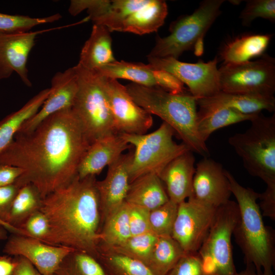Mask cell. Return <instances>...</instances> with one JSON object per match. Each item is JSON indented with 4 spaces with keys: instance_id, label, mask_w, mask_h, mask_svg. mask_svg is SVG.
<instances>
[{
    "instance_id": "6da1fadb",
    "label": "cell",
    "mask_w": 275,
    "mask_h": 275,
    "mask_svg": "<svg viewBox=\"0 0 275 275\" xmlns=\"http://www.w3.org/2000/svg\"><path fill=\"white\" fill-rule=\"evenodd\" d=\"M90 145L72 108L49 117L32 131L17 134L0 154V164L24 171L15 183H32L45 197L71 182Z\"/></svg>"
},
{
    "instance_id": "7a4b0ae2",
    "label": "cell",
    "mask_w": 275,
    "mask_h": 275,
    "mask_svg": "<svg viewBox=\"0 0 275 275\" xmlns=\"http://www.w3.org/2000/svg\"><path fill=\"white\" fill-rule=\"evenodd\" d=\"M96 176L76 177L43 199L51 230L48 244L98 256L101 215Z\"/></svg>"
},
{
    "instance_id": "3957f363",
    "label": "cell",
    "mask_w": 275,
    "mask_h": 275,
    "mask_svg": "<svg viewBox=\"0 0 275 275\" xmlns=\"http://www.w3.org/2000/svg\"><path fill=\"white\" fill-rule=\"evenodd\" d=\"M225 173L239 208V217L233 235L244 255V262L246 265H253L258 273L273 275L274 231L264 223L261 210L257 202L260 193L241 185L225 169Z\"/></svg>"
},
{
    "instance_id": "277c9868",
    "label": "cell",
    "mask_w": 275,
    "mask_h": 275,
    "mask_svg": "<svg viewBox=\"0 0 275 275\" xmlns=\"http://www.w3.org/2000/svg\"><path fill=\"white\" fill-rule=\"evenodd\" d=\"M125 87L138 105L169 125L189 150L204 157L209 156L206 144L198 132L197 98L185 92L173 94L133 82Z\"/></svg>"
},
{
    "instance_id": "5b68a950",
    "label": "cell",
    "mask_w": 275,
    "mask_h": 275,
    "mask_svg": "<svg viewBox=\"0 0 275 275\" xmlns=\"http://www.w3.org/2000/svg\"><path fill=\"white\" fill-rule=\"evenodd\" d=\"M244 132L236 133L228 139L229 145L241 158L251 175L262 179L266 190L259 199L267 205L275 204V114L265 116L258 114Z\"/></svg>"
},
{
    "instance_id": "8992f818",
    "label": "cell",
    "mask_w": 275,
    "mask_h": 275,
    "mask_svg": "<svg viewBox=\"0 0 275 275\" xmlns=\"http://www.w3.org/2000/svg\"><path fill=\"white\" fill-rule=\"evenodd\" d=\"M224 0H204L194 12L182 16L172 22L170 34L163 38L158 37L148 57H172L178 59L184 51L195 49V54L203 52V38L221 15Z\"/></svg>"
},
{
    "instance_id": "52a82bcc",
    "label": "cell",
    "mask_w": 275,
    "mask_h": 275,
    "mask_svg": "<svg viewBox=\"0 0 275 275\" xmlns=\"http://www.w3.org/2000/svg\"><path fill=\"white\" fill-rule=\"evenodd\" d=\"M74 67L77 75L78 90L72 108L91 144L117 132L100 75L78 64Z\"/></svg>"
},
{
    "instance_id": "ba28073f",
    "label": "cell",
    "mask_w": 275,
    "mask_h": 275,
    "mask_svg": "<svg viewBox=\"0 0 275 275\" xmlns=\"http://www.w3.org/2000/svg\"><path fill=\"white\" fill-rule=\"evenodd\" d=\"M173 129L163 122L155 131L143 134L120 133L134 148L129 170V182L143 175L153 173L159 176L174 159L189 149L183 143L173 140Z\"/></svg>"
},
{
    "instance_id": "9c48e42d",
    "label": "cell",
    "mask_w": 275,
    "mask_h": 275,
    "mask_svg": "<svg viewBox=\"0 0 275 275\" xmlns=\"http://www.w3.org/2000/svg\"><path fill=\"white\" fill-rule=\"evenodd\" d=\"M237 203L229 200L217 207L215 216L198 252L209 275H236L231 237L238 221Z\"/></svg>"
},
{
    "instance_id": "30bf717a",
    "label": "cell",
    "mask_w": 275,
    "mask_h": 275,
    "mask_svg": "<svg viewBox=\"0 0 275 275\" xmlns=\"http://www.w3.org/2000/svg\"><path fill=\"white\" fill-rule=\"evenodd\" d=\"M218 73L221 91L274 96L275 60L267 54L253 61L223 65L218 69Z\"/></svg>"
},
{
    "instance_id": "8fae6325",
    "label": "cell",
    "mask_w": 275,
    "mask_h": 275,
    "mask_svg": "<svg viewBox=\"0 0 275 275\" xmlns=\"http://www.w3.org/2000/svg\"><path fill=\"white\" fill-rule=\"evenodd\" d=\"M153 69L169 72L188 88L190 94L197 99L211 96L221 91L217 57L208 62H182L172 57H148Z\"/></svg>"
},
{
    "instance_id": "7c38bea8",
    "label": "cell",
    "mask_w": 275,
    "mask_h": 275,
    "mask_svg": "<svg viewBox=\"0 0 275 275\" xmlns=\"http://www.w3.org/2000/svg\"><path fill=\"white\" fill-rule=\"evenodd\" d=\"M100 76L117 132L146 133L153 125L152 115L136 103L117 79Z\"/></svg>"
},
{
    "instance_id": "4fadbf2b",
    "label": "cell",
    "mask_w": 275,
    "mask_h": 275,
    "mask_svg": "<svg viewBox=\"0 0 275 275\" xmlns=\"http://www.w3.org/2000/svg\"><path fill=\"white\" fill-rule=\"evenodd\" d=\"M187 199L178 205L171 236L185 253L196 252L208 233L217 208Z\"/></svg>"
},
{
    "instance_id": "5bb4252c",
    "label": "cell",
    "mask_w": 275,
    "mask_h": 275,
    "mask_svg": "<svg viewBox=\"0 0 275 275\" xmlns=\"http://www.w3.org/2000/svg\"><path fill=\"white\" fill-rule=\"evenodd\" d=\"M64 27L34 32H0V80L9 78L15 72L26 86L31 87L32 84L29 77L27 63L37 36L40 34Z\"/></svg>"
},
{
    "instance_id": "9a60e30c",
    "label": "cell",
    "mask_w": 275,
    "mask_h": 275,
    "mask_svg": "<svg viewBox=\"0 0 275 275\" xmlns=\"http://www.w3.org/2000/svg\"><path fill=\"white\" fill-rule=\"evenodd\" d=\"M74 249L45 243L38 239L12 233L3 252L9 256L23 257L42 275H53L63 259Z\"/></svg>"
},
{
    "instance_id": "2e32d148",
    "label": "cell",
    "mask_w": 275,
    "mask_h": 275,
    "mask_svg": "<svg viewBox=\"0 0 275 275\" xmlns=\"http://www.w3.org/2000/svg\"><path fill=\"white\" fill-rule=\"evenodd\" d=\"M231 194L229 180L220 163L208 157L197 163L188 198L216 208L227 203Z\"/></svg>"
},
{
    "instance_id": "e0dca14e",
    "label": "cell",
    "mask_w": 275,
    "mask_h": 275,
    "mask_svg": "<svg viewBox=\"0 0 275 275\" xmlns=\"http://www.w3.org/2000/svg\"><path fill=\"white\" fill-rule=\"evenodd\" d=\"M77 90V75L74 66L57 72L51 79L50 93L42 105L17 134L29 133L51 115L72 108Z\"/></svg>"
},
{
    "instance_id": "ac0fdd59",
    "label": "cell",
    "mask_w": 275,
    "mask_h": 275,
    "mask_svg": "<svg viewBox=\"0 0 275 275\" xmlns=\"http://www.w3.org/2000/svg\"><path fill=\"white\" fill-rule=\"evenodd\" d=\"M133 151L123 154L108 166L105 177L96 182L101 215V226L125 201L130 182L129 170Z\"/></svg>"
},
{
    "instance_id": "d6986e66",
    "label": "cell",
    "mask_w": 275,
    "mask_h": 275,
    "mask_svg": "<svg viewBox=\"0 0 275 275\" xmlns=\"http://www.w3.org/2000/svg\"><path fill=\"white\" fill-rule=\"evenodd\" d=\"M132 147L119 133L101 138L89 146L81 158L77 169V176L82 179L99 174L106 166L116 161L127 149Z\"/></svg>"
},
{
    "instance_id": "ffe728a7",
    "label": "cell",
    "mask_w": 275,
    "mask_h": 275,
    "mask_svg": "<svg viewBox=\"0 0 275 275\" xmlns=\"http://www.w3.org/2000/svg\"><path fill=\"white\" fill-rule=\"evenodd\" d=\"M195 163L193 152L188 150L172 160L160 174L170 201L179 204L191 195Z\"/></svg>"
},
{
    "instance_id": "44dd1931",
    "label": "cell",
    "mask_w": 275,
    "mask_h": 275,
    "mask_svg": "<svg viewBox=\"0 0 275 275\" xmlns=\"http://www.w3.org/2000/svg\"><path fill=\"white\" fill-rule=\"evenodd\" d=\"M200 113L208 112L219 108H229L244 114H255L266 110L275 109L274 96L266 97L226 93L219 91L206 98L197 99Z\"/></svg>"
},
{
    "instance_id": "7402d4cb",
    "label": "cell",
    "mask_w": 275,
    "mask_h": 275,
    "mask_svg": "<svg viewBox=\"0 0 275 275\" xmlns=\"http://www.w3.org/2000/svg\"><path fill=\"white\" fill-rule=\"evenodd\" d=\"M110 32L104 26L93 24L90 36L81 50L78 64L95 70L115 62Z\"/></svg>"
},
{
    "instance_id": "603a6c76",
    "label": "cell",
    "mask_w": 275,
    "mask_h": 275,
    "mask_svg": "<svg viewBox=\"0 0 275 275\" xmlns=\"http://www.w3.org/2000/svg\"><path fill=\"white\" fill-rule=\"evenodd\" d=\"M272 34H245L229 41L219 51L223 65L238 64L262 56L272 38Z\"/></svg>"
},
{
    "instance_id": "cb8c5ba5",
    "label": "cell",
    "mask_w": 275,
    "mask_h": 275,
    "mask_svg": "<svg viewBox=\"0 0 275 275\" xmlns=\"http://www.w3.org/2000/svg\"><path fill=\"white\" fill-rule=\"evenodd\" d=\"M169 201L164 186L158 175L149 173L130 183L125 199L127 203L151 211Z\"/></svg>"
},
{
    "instance_id": "d4e9b609",
    "label": "cell",
    "mask_w": 275,
    "mask_h": 275,
    "mask_svg": "<svg viewBox=\"0 0 275 275\" xmlns=\"http://www.w3.org/2000/svg\"><path fill=\"white\" fill-rule=\"evenodd\" d=\"M168 13L166 1L148 0L145 5L130 14L121 23L117 32L140 35L156 32L164 23Z\"/></svg>"
},
{
    "instance_id": "484cf974",
    "label": "cell",
    "mask_w": 275,
    "mask_h": 275,
    "mask_svg": "<svg viewBox=\"0 0 275 275\" xmlns=\"http://www.w3.org/2000/svg\"><path fill=\"white\" fill-rule=\"evenodd\" d=\"M49 93L50 88L41 90L20 109L0 121V154L13 142L24 124L38 112Z\"/></svg>"
},
{
    "instance_id": "4316f807",
    "label": "cell",
    "mask_w": 275,
    "mask_h": 275,
    "mask_svg": "<svg viewBox=\"0 0 275 275\" xmlns=\"http://www.w3.org/2000/svg\"><path fill=\"white\" fill-rule=\"evenodd\" d=\"M94 71L106 77L127 79L142 86L157 87L153 69L149 64L116 60Z\"/></svg>"
},
{
    "instance_id": "83f0119b",
    "label": "cell",
    "mask_w": 275,
    "mask_h": 275,
    "mask_svg": "<svg viewBox=\"0 0 275 275\" xmlns=\"http://www.w3.org/2000/svg\"><path fill=\"white\" fill-rule=\"evenodd\" d=\"M185 253L171 236H157L147 266L154 275H167Z\"/></svg>"
},
{
    "instance_id": "f1b7e54d",
    "label": "cell",
    "mask_w": 275,
    "mask_h": 275,
    "mask_svg": "<svg viewBox=\"0 0 275 275\" xmlns=\"http://www.w3.org/2000/svg\"><path fill=\"white\" fill-rule=\"evenodd\" d=\"M43 198L37 187L28 183L20 187L12 205L7 223L19 229L25 220L41 209Z\"/></svg>"
},
{
    "instance_id": "f546056e",
    "label": "cell",
    "mask_w": 275,
    "mask_h": 275,
    "mask_svg": "<svg viewBox=\"0 0 275 275\" xmlns=\"http://www.w3.org/2000/svg\"><path fill=\"white\" fill-rule=\"evenodd\" d=\"M257 114H244L229 108H219L205 113L198 112V132L202 141L206 142L214 131L239 122L250 121Z\"/></svg>"
},
{
    "instance_id": "4dcf8cb0",
    "label": "cell",
    "mask_w": 275,
    "mask_h": 275,
    "mask_svg": "<svg viewBox=\"0 0 275 275\" xmlns=\"http://www.w3.org/2000/svg\"><path fill=\"white\" fill-rule=\"evenodd\" d=\"M129 204L126 202L105 219L99 233V246L109 248L118 245L131 235L129 222Z\"/></svg>"
},
{
    "instance_id": "1f68e13d",
    "label": "cell",
    "mask_w": 275,
    "mask_h": 275,
    "mask_svg": "<svg viewBox=\"0 0 275 275\" xmlns=\"http://www.w3.org/2000/svg\"><path fill=\"white\" fill-rule=\"evenodd\" d=\"M97 259L106 275H154L144 263L107 249L98 248Z\"/></svg>"
},
{
    "instance_id": "d6a6232c",
    "label": "cell",
    "mask_w": 275,
    "mask_h": 275,
    "mask_svg": "<svg viewBox=\"0 0 275 275\" xmlns=\"http://www.w3.org/2000/svg\"><path fill=\"white\" fill-rule=\"evenodd\" d=\"M56 275H106L98 259L91 254L74 250L62 260Z\"/></svg>"
},
{
    "instance_id": "836d02e7",
    "label": "cell",
    "mask_w": 275,
    "mask_h": 275,
    "mask_svg": "<svg viewBox=\"0 0 275 275\" xmlns=\"http://www.w3.org/2000/svg\"><path fill=\"white\" fill-rule=\"evenodd\" d=\"M157 236L152 232L131 236L121 243L109 248L99 246L139 261L147 266Z\"/></svg>"
},
{
    "instance_id": "e575fe53",
    "label": "cell",
    "mask_w": 275,
    "mask_h": 275,
    "mask_svg": "<svg viewBox=\"0 0 275 275\" xmlns=\"http://www.w3.org/2000/svg\"><path fill=\"white\" fill-rule=\"evenodd\" d=\"M62 17L59 13L44 17L34 18L26 15L0 13V32L18 33L31 31L34 27L58 21Z\"/></svg>"
},
{
    "instance_id": "d590c367",
    "label": "cell",
    "mask_w": 275,
    "mask_h": 275,
    "mask_svg": "<svg viewBox=\"0 0 275 275\" xmlns=\"http://www.w3.org/2000/svg\"><path fill=\"white\" fill-rule=\"evenodd\" d=\"M178 205L169 200L164 204L150 211V230L157 236H171Z\"/></svg>"
},
{
    "instance_id": "8d00e7d4",
    "label": "cell",
    "mask_w": 275,
    "mask_h": 275,
    "mask_svg": "<svg viewBox=\"0 0 275 275\" xmlns=\"http://www.w3.org/2000/svg\"><path fill=\"white\" fill-rule=\"evenodd\" d=\"M239 18L243 26H249L255 19L261 17L275 22L274 0H248Z\"/></svg>"
},
{
    "instance_id": "74e56055",
    "label": "cell",
    "mask_w": 275,
    "mask_h": 275,
    "mask_svg": "<svg viewBox=\"0 0 275 275\" xmlns=\"http://www.w3.org/2000/svg\"><path fill=\"white\" fill-rule=\"evenodd\" d=\"M19 229L25 236L48 244L51 233L50 226L47 217L41 210L27 218Z\"/></svg>"
},
{
    "instance_id": "f35d334b",
    "label": "cell",
    "mask_w": 275,
    "mask_h": 275,
    "mask_svg": "<svg viewBox=\"0 0 275 275\" xmlns=\"http://www.w3.org/2000/svg\"><path fill=\"white\" fill-rule=\"evenodd\" d=\"M167 275H209L198 252L186 253Z\"/></svg>"
},
{
    "instance_id": "ab89813d",
    "label": "cell",
    "mask_w": 275,
    "mask_h": 275,
    "mask_svg": "<svg viewBox=\"0 0 275 275\" xmlns=\"http://www.w3.org/2000/svg\"><path fill=\"white\" fill-rule=\"evenodd\" d=\"M20 187L15 182L0 187V224L12 233L25 236L21 230L14 228L7 223L12 205Z\"/></svg>"
},
{
    "instance_id": "60d3db41",
    "label": "cell",
    "mask_w": 275,
    "mask_h": 275,
    "mask_svg": "<svg viewBox=\"0 0 275 275\" xmlns=\"http://www.w3.org/2000/svg\"><path fill=\"white\" fill-rule=\"evenodd\" d=\"M128 204L129 206V222L131 236L151 232L149 223L150 210L142 207Z\"/></svg>"
},
{
    "instance_id": "b9f144b4",
    "label": "cell",
    "mask_w": 275,
    "mask_h": 275,
    "mask_svg": "<svg viewBox=\"0 0 275 275\" xmlns=\"http://www.w3.org/2000/svg\"><path fill=\"white\" fill-rule=\"evenodd\" d=\"M153 70L157 87L173 94L185 92L184 85L174 75L162 70Z\"/></svg>"
},
{
    "instance_id": "7bdbcfd3",
    "label": "cell",
    "mask_w": 275,
    "mask_h": 275,
    "mask_svg": "<svg viewBox=\"0 0 275 275\" xmlns=\"http://www.w3.org/2000/svg\"><path fill=\"white\" fill-rule=\"evenodd\" d=\"M23 172L19 167L0 164V187L15 183Z\"/></svg>"
},
{
    "instance_id": "ee69618b",
    "label": "cell",
    "mask_w": 275,
    "mask_h": 275,
    "mask_svg": "<svg viewBox=\"0 0 275 275\" xmlns=\"http://www.w3.org/2000/svg\"><path fill=\"white\" fill-rule=\"evenodd\" d=\"M16 266L12 275H42L35 266L23 257L15 256Z\"/></svg>"
},
{
    "instance_id": "f6af8a7d",
    "label": "cell",
    "mask_w": 275,
    "mask_h": 275,
    "mask_svg": "<svg viewBox=\"0 0 275 275\" xmlns=\"http://www.w3.org/2000/svg\"><path fill=\"white\" fill-rule=\"evenodd\" d=\"M17 265L15 258L0 255V275H12Z\"/></svg>"
},
{
    "instance_id": "bcb514c9",
    "label": "cell",
    "mask_w": 275,
    "mask_h": 275,
    "mask_svg": "<svg viewBox=\"0 0 275 275\" xmlns=\"http://www.w3.org/2000/svg\"><path fill=\"white\" fill-rule=\"evenodd\" d=\"M236 275H263V273H258L253 265H246V268L243 270L237 272Z\"/></svg>"
},
{
    "instance_id": "7dc6e473",
    "label": "cell",
    "mask_w": 275,
    "mask_h": 275,
    "mask_svg": "<svg viewBox=\"0 0 275 275\" xmlns=\"http://www.w3.org/2000/svg\"><path fill=\"white\" fill-rule=\"evenodd\" d=\"M8 231L7 229L3 225L0 224V240L7 239L8 237Z\"/></svg>"
},
{
    "instance_id": "c3c4849f",
    "label": "cell",
    "mask_w": 275,
    "mask_h": 275,
    "mask_svg": "<svg viewBox=\"0 0 275 275\" xmlns=\"http://www.w3.org/2000/svg\"><path fill=\"white\" fill-rule=\"evenodd\" d=\"M229 2L232 4L236 5H238L239 4H240L241 1H237V0H235V1L231 0V1H229Z\"/></svg>"
},
{
    "instance_id": "681fc988",
    "label": "cell",
    "mask_w": 275,
    "mask_h": 275,
    "mask_svg": "<svg viewBox=\"0 0 275 275\" xmlns=\"http://www.w3.org/2000/svg\"><path fill=\"white\" fill-rule=\"evenodd\" d=\"M53 275H56V274H53Z\"/></svg>"
}]
</instances>
